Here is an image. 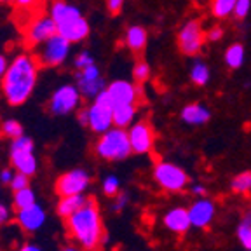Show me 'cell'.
I'll return each instance as SVG.
<instances>
[{"mask_svg":"<svg viewBox=\"0 0 251 251\" xmlns=\"http://www.w3.org/2000/svg\"><path fill=\"white\" fill-rule=\"evenodd\" d=\"M67 228L68 234L84 250H96L103 239V222L96 202L93 199H87L82 208L67 218Z\"/></svg>","mask_w":251,"mask_h":251,"instance_id":"cell-2","label":"cell"},{"mask_svg":"<svg viewBox=\"0 0 251 251\" xmlns=\"http://www.w3.org/2000/svg\"><path fill=\"white\" fill-rule=\"evenodd\" d=\"M94 63H96L94 54L91 51H87V49H84V51H80L77 56H75L74 67H75V70H82V68L91 67V65H94Z\"/></svg>","mask_w":251,"mask_h":251,"instance_id":"cell-32","label":"cell"},{"mask_svg":"<svg viewBox=\"0 0 251 251\" xmlns=\"http://www.w3.org/2000/svg\"><path fill=\"white\" fill-rule=\"evenodd\" d=\"M12 0H0V4H11Z\"/></svg>","mask_w":251,"mask_h":251,"instance_id":"cell-47","label":"cell"},{"mask_svg":"<svg viewBox=\"0 0 251 251\" xmlns=\"http://www.w3.org/2000/svg\"><path fill=\"white\" fill-rule=\"evenodd\" d=\"M0 131H2V134H4V136L11 138V140H14V138L25 134L23 126L16 121V119H7V121L2 122V126H0Z\"/></svg>","mask_w":251,"mask_h":251,"instance_id":"cell-30","label":"cell"},{"mask_svg":"<svg viewBox=\"0 0 251 251\" xmlns=\"http://www.w3.org/2000/svg\"><path fill=\"white\" fill-rule=\"evenodd\" d=\"M49 16L56 23L58 33L70 44H78L89 37V21L84 18L82 11L67 0H52L49 5Z\"/></svg>","mask_w":251,"mask_h":251,"instance_id":"cell-3","label":"cell"},{"mask_svg":"<svg viewBox=\"0 0 251 251\" xmlns=\"http://www.w3.org/2000/svg\"><path fill=\"white\" fill-rule=\"evenodd\" d=\"M91 183V175L86 169H72L56 180V194L63 196H77L84 194Z\"/></svg>","mask_w":251,"mask_h":251,"instance_id":"cell-14","label":"cell"},{"mask_svg":"<svg viewBox=\"0 0 251 251\" xmlns=\"http://www.w3.org/2000/svg\"><path fill=\"white\" fill-rule=\"evenodd\" d=\"M241 224L248 225V227H251V209H248V211L243 215V218H241Z\"/></svg>","mask_w":251,"mask_h":251,"instance_id":"cell-45","label":"cell"},{"mask_svg":"<svg viewBox=\"0 0 251 251\" xmlns=\"http://www.w3.org/2000/svg\"><path fill=\"white\" fill-rule=\"evenodd\" d=\"M225 65H227L230 70H239L241 67L244 65L246 61V49H244L243 44L239 42H234L225 49Z\"/></svg>","mask_w":251,"mask_h":251,"instance_id":"cell-23","label":"cell"},{"mask_svg":"<svg viewBox=\"0 0 251 251\" xmlns=\"http://www.w3.org/2000/svg\"><path fill=\"white\" fill-rule=\"evenodd\" d=\"M101 190L105 196L114 197L121 192V180H119L115 175H108L105 180L101 181Z\"/></svg>","mask_w":251,"mask_h":251,"instance_id":"cell-31","label":"cell"},{"mask_svg":"<svg viewBox=\"0 0 251 251\" xmlns=\"http://www.w3.org/2000/svg\"><path fill=\"white\" fill-rule=\"evenodd\" d=\"M87 202V197L84 194H77V196H63L59 199L58 206H56V211L61 218L67 220L68 216H72L75 211L82 208L84 204Z\"/></svg>","mask_w":251,"mask_h":251,"instance_id":"cell-21","label":"cell"},{"mask_svg":"<svg viewBox=\"0 0 251 251\" xmlns=\"http://www.w3.org/2000/svg\"><path fill=\"white\" fill-rule=\"evenodd\" d=\"M20 251H44L42 248H39L37 244H30V243H26V244H23V246L20 248Z\"/></svg>","mask_w":251,"mask_h":251,"instance_id":"cell-44","label":"cell"},{"mask_svg":"<svg viewBox=\"0 0 251 251\" xmlns=\"http://www.w3.org/2000/svg\"><path fill=\"white\" fill-rule=\"evenodd\" d=\"M35 202H37V196L31 187H25V188H21V190H16L14 192L16 209L28 208V206H31V204H35Z\"/></svg>","mask_w":251,"mask_h":251,"instance_id":"cell-27","label":"cell"},{"mask_svg":"<svg viewBox=\"0 0 251 251\" xmlns=\"http://www.w3.org/2000/svg\"><path fill=\"white\" fill-rule=\"evenodd\" d=\"M147 40H149V33H147L145 26H141V25H131L124 33V46L134 54L145 51Z\"/></svg>","mask_w":251,"mask_h":251,"instance_id":"cell-20","label":"cell"},{"mask_svg":"<svg viewBox=\"0 0 251 251\" xmlns=\"http://www.w3.org/2000/svg\"><path fill=\"white\" fill-rule=\"evenodd\" d=\"M94 152L103 161H124L133 153L127 136V129L112 126L108 131L100 134L94 143Z\"/></svg>","mask_w":251,"mask_h":251,"instance_id":"cell-4","label":"cell"},{"mask_svg":"<svg viewBox=\"0 0 251 251\" xmlns=\"http://www.w3.org/2000/svg\"><path fill=\"white\" fill-rule=\"evenodd\" d=\"M162 224L173 234H185L188 228L192 227L190 224V216H188V209L185 208H173L162 218Z\"/></svg>","mask_w":251,"mask_h":251,"instance_id":"cell-18","label":"cell"},{"mask_svg":"<svg viewBox=\"0 0 251 251\" xmlns=\"http://www.w3.org/2000/svg\"><path fill=\"white\" fill-rule=\"evenodd\" d=\"M77 119H78V124H80V126H86V127H87V110L86 108H80V110H78Z\"/></svg>","mask_w":251,"mask_h":251,"instance_id":"cell-43","label":"cell"},{"mask_svg":"<svg viewBox=\"0 0 251 251\" xmlns=\"http://www.w3.org/2000/svg\"><path fill=\"white\" fill-rule=\"evenodd\" d=\"M209 78H211V70H209V67L206 65V61H202V59L196 56V59H194L192 65H190V80H192V84L202 87L209 82Z\"/></svg>","mask_w":251,"mask_h":251,"instance_id":"cell-24","label":"cell"},{"mask_svg":"<svg viewBox=\"0 0 251 251\" xmlns=\"http://www.w3.org/2000/svg\"><path fill=\"white\" fill-rule=\"evenodd\" d=\"M59 251H80L78 248H75V246H67V248H63V250H59Z\"/></svg>","mask_w":251,"mask_h":251,"instance_id":"cell-46","label":"cell"},{"mask_svg":"<svg viewBox=\"0 0 251 251\" xmlns=\"http://www.w3.org/2000/svg\"><path fill=\"white\" fill-rule=\"evenodd\" d=\"M237 239H239L241 246L244 250L251 251V227L239 224V227H237Z\"/></svg>","mask_w":251,"mask_h":251,"instance_id":"cell-34","label":"cell"},{"mask_svg":"<svg viewBox=\"0 0 251 251\" xmlns=\"http://www.w3.org/2000/svg\"><path fill=\"white\" fill-rule=\"evenodd\" d=\"M25 187H30V176H28V175H25V173L16 171L14 178H12V181H11L12 192H16V190H21V188H25Z\"/></svg>","mask_w":251,"mask_h":251,"instance_id":"cell-35","label":"cell"},{"mask_svg":"<svg viewBox=\"0 0 251 251\" xmlns=\"http://www.w3.org/2000/svg\"><path fill=\"white\" fill-rule=\"evenodd\" d=\"M178 49L181 54L196 58L206 42V30L202 28V23L199 20H188L178 30L176 35Z\"/></svg>","mask_w":251,"mask_h":251,"instance_id":"cell-10","label":"cell"},{"mask_svg":"<svg viewBox=\"0 0 251 251\" xmlns=\"http://www.w3.org/2000/svg\"><path fill=\"white\" fill-rule=\"evenodd\" d=\"M87 110V129L93 133L101 134L108 131L114 126V106L110 101L106 91L100 93L94 100H91V105L86 106Z\"/></svg>","mask_w":251,"mask_h":251,"instance_id":"cell-7","label":"cell"},{"mask_svg":"<svg viewBox=\"0 0 251 251\" xmlns=\"http://www.w3.org/2000/svg\"><path fill=\"white\" fill-rule=\"evenodd\" d=\"M136 105L131 103V105H119L114 106V126L115 127H122V129H127L131 124L136 119Z\"/></svg>","mask_w":251,"mask_h":251,"instance_id":"cell-22","label":"cell"},{"mask_svg":"<svg viewBox=\"0 0 251 251\" xmlns=\"http://www.w3.org/2000/svg\"><path fill=\"white\" fill-rule=\"evenodd\" d=\"M192 194H194V196H197V197H206L208 190H206V187H204V185H194Z\"/></svg>","mask_w":251,"mask_h":251,"instance_id":"cell-41","label":"cell"},{"mask_svg":"<svg viewBox=\"0 0 251 251\" xmlns=\"http://www.w3.org/2000/svg\"><path fill=\"white\" fill-rule=\"evenodd\" d=\"M152 75V68L145 59H136L133 65V80L136 84H143L147 82Z\"/></svg>","mask_w":251,"mask_h":251,"instance_id":"cell-29","label":"cell"},{"mask_svg":"<svg viewBox=\"0 0 251 251\" xmlns=\"http://www.w3.org/2000/svg\"><path fill=\"white\" fill-rule=\"evenodd\" d=\"M12 178H14V171H12V169L5 168V169H2V171H0V183L11 185Z\"/></svg>","mask_w":251,"mask_h":251,"instance_id":"cell-39","label":"cell"},{"mask_svg":"<svg viewBox=\"0 0 251 251\" xmlns=\"http://www.w3.org/2000/svg\"><path fill=\"white\" fill-rule=\"evenodd\" d=\"M75 86L78 87L82 98L86 100H94L100 93L106 89V82L101 75L100 67L94 63L91 67L82 68V70H75Z\"/></svg>","mask_w":251,"mask_h":251,"instance_id":"cell-12","label":"cell"},{"mask_svg":"<svg viewBox=\"0 0 251 251\" xmlns=\"http://www.w3.org/2000/svg\"><path fill=\"white\" fill-rule=\"evenodd\" d=\"M105 91L112 101V106L131 105V103L136 105L138 98H140V87L131 80H126V78L112 80L110 84H106Z\"/></svg>","mask_w":251,"mask_h":251,"instance_id":"cell-15","label":"cell"},{"mask_svg":"<svg viewBox=\"0 0 251 251\" xmlns=\"http://www.w3.org/2000/svg\"><path fill=\"white\" fill-rule=\"evenodd\" d=\"M126 0H106V9H108L110 14H119L124 7Z\"/></svg>","mask_w":251,"mask_h":251,"instance_id":"cell-38","label":"cell"},{"mask_svg":"<svg viewBox=\"0 0 251 251\" xmlns=\"http://www.w3.org/2000/svg\"><path fill=\"white\" fill-rule=\"evenodd\" d=\"M56 33H58L56 23L46 12H37V14L26 18V23H25L23 28V39L25 44L31 49H35L39 44L46 42L47 39H51Z\"/></svg>","mask_w":251,"mask_h":251,"instance_id":"cell-9","label":"cell"},{"mask_svg":"<svg viewBox=\"0 0 251 251\" xmlns=\"http://www.w3.org/2000/svg\"><path fill=\"white\" fill-rule=\"evenodd\" d=\"M14 5V9L21 14H26L28 18L37 12H42V4L44 0H12L11 2Z\"/></svg>","mask_w":251,"mask_h":251,"instance_id":"cell-26","label":"cell"},{"mask_svg":"<svg viewBox=\"0 0 251 251\" xmlns=\"http://www.w3.org/2000/svg\"><path fill=\"white\" fill-rule=\"evenodd\" d=\"M127 202H129V196L124 192H119L117 196H114V201H112V206H110V208L114 209L115 213H121L122 209H126Z\"/></svg>","mask_w":251,"mask_h":251,"instance_id":"cell-36","label":"cell"},{"mask_svg":"<svg viewBox=\"0 0 251 251\" xmlns=\"http://www.w3.org/2000/svg\"><path fill=\"white\" fill-rule=\"evenodd\" d=\"M9 155H11V164L16 171L25 173L28 176H33L37 173L39 162L35 157V143L30 136L21 134V136L14 138L11 143Z\"/></svg>","mask_w":251,"mask_h":251,"instance_id":"cell-6","label":"cell"},{"mask_svg":"<svg viewBox=\"0 0 251 251\" xmlns=\"http://www.w3.org/2000/svg\"><path fill=\"white\" fill-rule=\"evenodd\" d=\"M225 31L222 26H211L209 30H206V40L209 42H220V40L224 39Z\"/></svg>","mask_w":251,"mask_h":251,"instance_id":"cell-37","label":"cell"},{"mask_svg":"<svg viewBox=\"0 0 251 251\" xmlns=\"http://www.w3.org/2000/svg\"><path fill=\"white\" fill-rule=\"evenodd\" d=\"M127 136H129L131 150L133 153H150L155 143V133L150 122L147 121H134L127 127Z\"/></svg>","mask_w":251,"mask_h":251,"instance_id":"cell-13","label":"cell"},{"mask_svg":"<svg viewBox=\"0 0 251 251\" xmlns=\"http://www.w3.org/2000/svg\"><path fill=\"white\" fill-rule=\"evenodd\" d=\"M46 218H47L46 211H44L42 206H39L37 202L28 206V208L18 209V213H16L18 225H20L25 232H28V234L42 228V225L46 224Z\"/></svg>","mask_w":251,"mask_h":251,"instance_id":"cell-16","label":"cell"},{"mask_svg":"<svg viewBox=\"0 0 251 251\" xmlns=\"http://www.w3.org/2000/svg\"><path fill=\"white\" fill-rule=\"evenodd\" d=\"M230 188L237 194H250L251 192V171H243L237 176L232 178Z\"/></svg>","mask_w":251,"mask_h":251,"instance_id":"cell-28","label":"cell"},{"mask_svg":"<svg viewBox=\"0 0 251 251\" xmlns=\"http://www.w3.org/2000/svg\"><path fill=\"white\" fill-rule=\"evenodd\" d=\"M80 105H82V94H80L78 87L75 86V82H67L52 91L47 108L56 117H63V115L74 114L75 110L80 108Z\"/></svg>","mask_w":251,"mask_h":251,"instance_id":"cell-8","label":"cell"},{"mask_svg":"<svg viewBox=\"0 0 251 251\" xmlns=\"http://www.w3.org/2000/svg\"><path fill=\"white\" fill-rule=\"evenodd\" d=\"M9 218H11V211H9V208L7 206H4V204H0V225L7 224Z\"/></svg>","mask_w":251,"mask_h":251,"instance_id":"cell-40","label":"cell"},{"mask_svg":"<svg viewBox=\"0 0 251 251\" xmlns=\"http://www.w3.org/2000/svg\"><path fill=\"white\" fill-rule=\"evenodd\" d=\"M40 63L33 52H20L9 61L2 80V94L11 106H20L31 98L39 80Z\"/></svg>","mask_w":251,"mask_h":251,"instance_id":"cell-1","label":"cell"},{"mask_svg":"<svg viewBox=\"0 0 251 251\" xmlns=\"http://www.w3.org/2000/svg\"><path fill=\"white\" fill-rule=\"evenodd\" d=\"M180 117L188 126H204L211 119V110L202 103H188L181 108Z\"/></svg>","mask_w":251,"mask_h":251,"instance_id":"cell-19","label":"cell"},{"mask_svg":"<svg viewBox=\"0 0 251 251\" xmlns=\"http://www.w3.org/2000/svg\"><path fill=\"white\" fill-rule=\"evenodd\" d=\"M235 0H211V14L216 20H228L234 14Z\"/></svg>","mask_w":251,"mask_h":251,"instance_id":"cell-25","label":"cell"},{"mask_svg":"<svg viewBox=\"0 0 251 251\" xmlns=\"http://www.w3.org/2000/svg\"><path fill=\"white\" fill-rule=\"evenodd\" d=\"M251 11V0H235V7H234V18L235 20H246L248 14Z\"/></svg>","mask_w":251,"mask_h":251,"instance_id":"cell-33","label":"cell"},{"mask_svg":"<svg viewBox=\"0 0 251 251\" xmlns=\"http://www.w3.org/2000/svg\"><path fill=\"white\" fill-rule=\"evenodd\" d=\"M153 180L162 190L168 192H180L188 185V175L180 168L168 161L157 162L153 168Z\"/></svg>","mask_w":251,"mask_h":251,"instance_id":"cell-11","label":"cell"},{"mask_svg":"<svg viewBox=\"0 0 251 251\" xmlns=\"http://www.w3.org/2000/svg\"><path fill=\"white\" fill-rule=\"evenodd\" d=\"M7 67H9V59L5 58L4 54H0V78L4 77L5 70H7Z\"/></svg>","mask_w":251,"mask_h":251,"instance_id":"cell-42","label":"cell"},{"mask_svg":"<svg viewBox=\"0 0 251 251\" xmlns=\"http://www.w3.org/2000/svg\"><path fill=\"white\" fill-rule=\"evenodd\" d=\"M215 202L206 197H199L196 202L188 208V216H190V224L196 228H206L215 218Z\"/></svg>","mask_w":251,"mask_h":251,"instance_id":"cell-17","label":"cell"},{"mask_svg":"<svg viewBox=\"0 0 251 251\" xmlns=\"http://www.w3.org/2000/svg\"><path fill=\"white\" fill-rule=\"evenodd\" d=\"M70 49H72V44L68 42L65 37L56 33L51 39H47L46 42L39 44V46L33 49V54L39 59L40 67L56 68V67H61L63 63L68 59Z\"/></svg>","mask_w":251,"mask_h":251,"instance_id":"cell-5","label":"cell"}]
</instances>
